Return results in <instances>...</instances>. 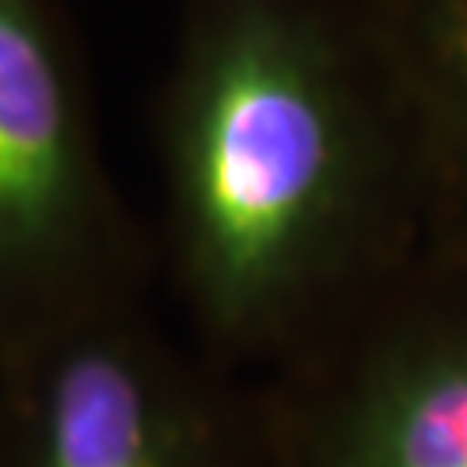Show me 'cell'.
<instances>
[{
    "mask_svg": "<svg viewBox=\"0 0 467 467\" xmlns=\"http://www.w3.org/2000/svg\"><path fill=\"white\" fill-rule=\"evenodd\" d=\"M156 246L108 167L67 0H0V370L146 298Z\"/></svg>",
    "mask_w": 467,
    "mask_h": 467,
    "instance_id": "2",
    "label": "cell"
},
{
    "mask_svg": "<svg viewBox=\"0 0 467 467\" xmlns=\"http://www.w3.org/2000/svg\"><path fill=\"white\" fill-rule=\"evenodd\" d=\"M391 52L467 235V0H360Z\"/></svg>",
    "mask_w": 467,
    "mask_h": 467,
    "instance_id": "5",
    "label": "cell"
},
{
    "mask_svg": "<svg viewBox=\"0 0 467 467\" xmlns=\"http://www.w3.org/2000/svg\"><path fill=\"white\" fill-rule=\"evenodd\" d=\"M260 381L277 467H467V235Z\"/></svg>",
    "mask_w": 467,
    "mask_h": 467,
    "instance_id": "4",
    "label": "cell"
},
{
    "mask_svg": "<svg viewBox=\"0 0 467 467\" xmlns=\"http://www.w3.org/2000/svg\"><path fill=\"white\" fill-rule=\"evenodd\" d=\"M152 142L184 333L250 378L461 235L360 0H184Z\"/></svg>",
    "mask_w": 467,
    "mask_h": 467,
    "instance_id": "1",
    "label": "cell"
},
{
    "mask_svg": "<svg viewBox=\"0 0 467 467\" xmlns=\"http://www.w3.org/2000/svg\"><path fill=\"white\" fill-rule=\"evenodd\" d=\"M0 467H277L267 384L125 301L0 370Z\"/></svg>",
    "mask_w": 467,
    "mask_h": 467,
    "instance_id": "3",
    "label": "cell"
}]
</instances>
